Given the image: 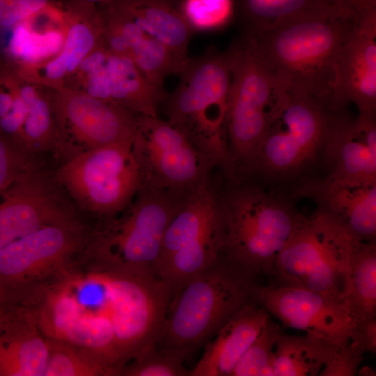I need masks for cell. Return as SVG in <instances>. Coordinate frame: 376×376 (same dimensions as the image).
Here are the masks:
<instances>
[{
  "mask_svg": "<svg viewBox=\"0 0 376 376\" xmlns=\"http://www.w3.org/2000/svg\"><path fill=\"white\" fill-rule=\"evenodd\" d=\"M257 275L221 254L173 295L156 345L187 356L256 301Z\"/></svg>",
  "mask_w": 376,
  "mask_h": 376,
  "instance_id": "cell-3",
  "label": "cell"
},
{
  "mask_svg": "<svg viewBox=\"0 0 376 376\" xmlns=\"http://www.w3.org/2000/svg\"><path fill=\"white\" fill-rule=\"evenodd\" d=\"M332 3L342 6L356 14L363 10L376 8V0H330Z\"/></svg>",
  "mask_w": 376,
  "mask_h": 376,
  "instance_id": "cell-39",
  "label": "cell"
},
{
  "mask_svg": "<svg viewBox=\"0 0 376 376\" xmlns=\"http://www.w3.org/2000/svg\"><path fill=\"white\" fill-rule=\"evenodd\" d=\"M226 226L214 175L181 205L169 224L155 273L174 295L223 254Z\"/></svg>",
  "mask_w": 376,
  "mask_h": 376,
  "instance_id": "cell-7",
  "label": "cell"
},
{
  "mask_svg": "<svg viewBox=\"0 0 376 376\" xmlns=\"http://www.w3.org/2000/svg\"><path fill=\"white\" fill-rule=\"evenodd\" d=\"M68 26L61 53L27 80L51 89L62 88L83 59L103 38L99 7L77 1H63Z\"/></svg>",
  "mask_w": 376,
  "mask_h": 376,
  "instance_id": "cell-22",
  "label": "cell"
},
{
  "mask_svg": "<svg viewBox=\"0 0 376 376\" xmlns=\"http://www.w3.org/2000/svg\"><path fill=\"white\" fill-rule=\"evenodd\" d=\"M130 58L151 84L162 88L164 79L180 75L189 60L182 59L148 34L130 47Z\"/></svg>",
  "mask_w": 376,
  "mask_h": 376,
  "instance_id": "cell-30",
  "label": "cell"
},
{
  "mask_svg": "<svg viewBox=\"0 0 376 376\" xmlns=\"http://www.w3.org/2000/svg\"><path fill=\"white\" fill-rule=\"evenodd\" d=\"M271 318L257 301L245 306L217 332L191 376H230L238 361Z\"/></svg>",
  "mask_w": 376,
  "mask_h": 376,
  "instance_id": "cell-23",
  "label": "cell"
},
{
  "mask_svg": "<svg viewBox=\"0 0 376 376\" xmlns=\"http://www.w3.org/2000/svg\"><path fill=\"white\" fill-rule=\"evenodd\" d=\"M355 17L329 2L263 32L246 33L278 88L329 103L337 60Z\"/></svg>",
  "mask_w": 376,
  "mask_h": 376,
  "instance_id": "cell-2",
  "label": "cell"
},
{
  "mask_svg": "<svg viewBox=\"0 0 376 376\" xmlns=\"http://www.w3.org/2000/svg\"><path fill=\"white\" fill-rule=\"evenodd\" d=\"M94 266L63 276L33 313L47 338L79 347L112 375H121L129 361L156 344L172 291L154 272Z\"/></svg>",
  "mask_w": 376,
  "mask_h": 376,
  "instance_id": "cell-1",
  "label": "cell"
},
{
  "mask_svg": "<svg viewBox=\"0 0 376 376\" xmlns=\"http://www.w3.org/2000/svg\"><path fill=\"white\" fill-rule=\"evenodd\" d=\"M338 347L311 334L282 331L275 347L274 376H321Z\"/></svg>",
  "mask_w": 376,
  "mask_h": 376,
  "instance_id": "cell-26",
  "label": "cell"
},
{
  "mask_svg": "<svg viewBox=\"0 0 376 376\" xmlns=\"http://www.w3.org/2000/svg\"><path fill=\"white\" fill-rule=\"evenodd\" d=\"M331 113L325 100L278 90L255 173L283 178L305 168L322 151Z\"/></svg>",
  "mask_w": 376,
  "mask_h": 376,
  "instance_id": "cell-11",
  "label": "cell"
},
{
  "mask_svg": "<svg viewBox=\"0 0 376 376\" xmlns=\"http://www.w3.org/2000/svg\"><path fill=\"white\" fill-rule=\"evenodd\" d=\"M363 357L357 356L347 345L338 347L321 376L356 375Z\"/></svg>",
  "mask_w": 376,
  "mask_h": 376,
  "instance_id": "cell-38",
  "label": "cell"
},
{
  "mask_svg": "<svg viewBox=\"0 0 376 376\" xmlns=\"http://www.w3.org/2000/svg\"><path fill=\"white\" fill-rule=\"evenodd\" d=\"M345 108L332 109L322 149L329 174L376 180L375 116H352Z\"/></svg>",
  "mask_w": 376,
  "mask_h": 376,
  "instance_id": "cell-21",
  "label": "cell"
},
{
  "mask_svg": "<svg viewBox=\"0 0 376 376\" xmlns=\"http://www.w3.org/2000/svg\"><path fill=\"white\" fill-rule=\"evenodd\" d=\"M94 233L81 221L47 226L0 249V281L26 283L63 265L91 244Z\"/></svg>",
  "mask_w": 376,
  "mask_h": 376,
  "instance_id": "cell-17",
  "label": "cell"
},
{
  "mask_svg": "<svg viewBox=\"0 0 376 376\" xmlns=\"http://www.w3.org/2000/svg\"><path fill=\"white\" fill-rule=\"evenodd\" d=\"M77 1H81L93 3L97 6H100L102 5L107 4L112 1L113 0H77Z\"/></svg>",
  "mask_w": 376,
  "mask_h": 376,
  "instance_id": "cell-40",
  "label": "cell"
},
{
  "mask_svg": "<svg viewBox=\"0 0 376 376\" xmlns=\"http://www.w3.org/2000/svg\"><path fill=\"white\" fill-rule=\"evenodd\" d=\"M146 33L156 38L183 60L194 30L175 0H113Z\"/></svg>",
  "mask_w": 376,
  "mask_h": 376,
  "instance_id": "cell-25",
  "label": "cell"
},
{
  "mask_svg": "<svg viewBox=\"0 0 376 376\" xmlns=\"http://www.w3.org/2000/svg\"><path fill=\"white\" fill-rule=\"evenodd\" d=\"M281 332L279 324L269 318L230 376H274L275 347Z\"/></svg>",
  "mask_w": 376,
  "mask_h": 376,
  "instance_id": "cell-32",
  "label": "cell"
},
{
  "mask_svg": "<svg viewBox=\"0 0 376 376\" xmlns=\"http://www.w3.org/2000/svg\"><path fill=\"white\" fill-rule=\"evenodd\" d=\"M63 154L132 141L140 116L118 105L67 87L49 88Z\"/></svg>",
  "mask_w": 376,
  "mask_h": 376,
  "instance_id": "cell-13",
  "label": "cell"
},
{
  "mask_svg": "<svg viewBox=\"0 0 376 376\" xmlns=\"http://www.w3.org/2000/svg\"><path fill=\"white\" fill-rule=\"evenodd\" d=\"M77 221L74 203L54 173L42 169L0 193V249L41 228Z\"/></svg>",
  "mask_w": 376,
  "mask_h": 376,
  "instance_id": "cell-16",
  "label": "cell"
},
{
  "mask_svg": "<svg viewBox=\"0 0 376 376\" xmlns=\"http://www.w3.org/2000/svg\"><path fill=\"white\" fill-rule=\"evenodd\" d=\"M180 77L164 102L166 120L189 140L214 171L231 178L226 130L230 73L224 53L208 48L189 58Z\"/></svg>",
  "mask_w": 376,
  "mask_h": 376,
  "instance_id": "cell-5",
  "label": "cell"
},
{
  "mask_svg": "<svg viewBox=\"0 0 376 376\" xmlns=\"http://www.w3.org/2000/svg\"><path fill=\"white\" fill-rule=\"evenodd\" d=\"M0 293H1V291H0Z\"/></svg>",
  "mask_w": 376,
  "mask_h": 376,
  "instance_id": "cell-41",
  "label": "cell"
},
{
  "mask_svg": "<svg viewBox=\"0 0 376 376\" xmlns=\"http://www.w3.org/2000/svg\"><path fill=\"white\" fill-rule=\"evenodd\" d=\"M299 194L313 199L319 210L360 240L375 242L376 180L329 174L306 182Z\"/></svg>",
  "mask_w": 376,
  "mask_h": 376,
  "instance_id": "cell-20",
  "label": "cell"
},
{
  "mask_svg": "<svg viewBox=\"0 0 376 376\" xmlns=\"http://www.w3.org/2000/svg\"><path fill=\"white\" fill-rule=\"evenodd\" d=\"M47 356V338L33 311L0 319V376H44Z\"/></svg>",
  "mask_w": 376,
  "mask_h": 376,
  "instance_id": "cell-24",
  "label": "cell"
},
{
  "mask_svg": "<svg viewBox=\"0 0 376 376\" xmlns=\"http://www.w3.org/2000/svg\"><path fill=\"white\" fill-rule=\"evenodd\" d=\"M330 0H234L242 31L256 34L319 8Z\"/></svg>",
  "mask_w": 376,
  "mask_h": 376,
  "instance_id": "cell-28",
  "label": "cell"
},
{
  "mask_svg": "<svg viewBox=\"0 0 376 376\" xmlns=\"http://www.w3.org/2000/svg\"><path fill=\"white\" fill-rule=\"evenodd\" d=\"M65 87L84 92L140 116L158 117L166 95L129 57L111 52L104 40L80 63Z\"/></svg>",
  "mask_w": 376,
  "mask_h": 376,
  "instance_id": "cell-14",
  "label": "cell"
},
{
  "mask_svg": "<svg viewBox=\"0 0 376 376\" xmlns=\"http://www.w3.org/2000/svg\"><path fill=\"white\" fill-rule=\"evenodd\" d=\"M347 345L360 357L367 352L374 354L376 352V318L357 322Z\"/></svg>",
  "mask_w": 376,
  "mask_h": 376,
  "instance_id": "cell-37",
  "label": "cell"
},
{
  "mask_svg": "<svg viewBox=\"0 0 376 376\" xmlns=\"http://www.w3.org/2000/svg\"><path fill=\"white\" fill-rule=\"evenodd\" d=\"M20 92L27 105L22 129V146L37 155L45 152H62L49 88L21 77Z\"/></svg>",
  "mask_w": 376,
  "mask_h": 376,
  "instance_id": "cell-27",
  "label": "cell"
},
{
  "mask_svg": "<svg viewBox=\"0 0 376 376\" xmlns=\"http://www.w3.org/2000/svg\"><path fill=\"white\" fill-rule=\"evenodd\" d=\"M344 300L357 323L376 318V244L363 242L350 267Z\"/></svg>",
  "mask_w": 376,
  "mask_h": 376,
  "instance_id": "cell-29",
  "label": "cell"
},
{
  "mask_svg": "<svg viewBox=\"0 0 376 376\" xmlns=\"http://www.w3.org/2000/svg\"><path fill=\"white\" fill-rule=\"evenodd\" d=\"M230 73L227 141L233 177L255 173L260 145L276 97L274 81L247 33L224 52Z\"/></svg>",
  "mask_w": 376,
  "mask_h": 376,
  "instance_id": "cell-6",
  "label": "cell"
},
{
  "mask_svg": "<svg viewBox=\"0 0 376 376\" xmlns=\"http://www.w3.org/2000/svg\"><path fill=\"white\" fill-rule=\"evenodd\" d=\"M362 242L318 209L286 244L272 276L276 283L301 286L344 300L352 260Z\"/></svg>",
  "mask_w": 376,
  "mask_h": 376,
  "instance_id": "cell-8",
  "label": "cell"
},
{
  "mask_svg": "<svg viewBox=\"0 0 376 376\" xmlns=\"http://www.w3.org/2000/svg\"><path fill=\"white\" fill-rule=\"evenodd\" d=\"M185 201L140 189L125 210L102 222L95 230L90 256L120 270L155 273L165 231Z\"/></svg>",
  "mask_w": 376,
  "mask_h": 376,
  "instance_id": "cell-9",
  "label": "cell"
},
{
  "mask_svg": "<svg viewBox=\"0 0 376 376\" xmlns=\"http://www.w3.org/2000/svg\"><path fill=\"white\" fill-rule=\"evenodd\" d=\"M187 356L169 349L159 348L156 344L146 347L134 362L125 366L121 375L130 376L190 375L184 366Z\"/></svg>",
  "mask_w": 376,
  "mask_h": 376,
  "instance_id": "cell-33",
  "label": "cell"
},
{
  "mask_svg": "<svg viewBox=\"0 0 376 376\" xmlns=\"http://www.w3.org/2000/svg\"><path fill=\"white\" fill-rule=\"evenodd\" d=\"M353 104L358 113H376V8L356 15L338 58L329 105Z\"/></svg>",
  "mask_w": 376,
  "mask_h": 376,
  "instance_id": "cell-18",
  "label": "cell"
},
{
  "mask_svg": "<svg viewBox=\"0 0 376 376\" xmlns=\"http://www.w3.org/2000/svg\"><path fill=\"white\" fill-rule=\"evenodd\" d=\"M132 141L81 152L54 173L72 203L102 222L120 214L141 189Z\"/></svg>",
  "mask_w": 376,
  "mask_h": 376,
  "instance_id": "cell-10",
  "label": "cell"
},
{
  "mask_svg": "<svg viewBox=\"0 0 376 376\" xmlns=\"http://www.w3.org/2000/svg\"><path fill=\"white\" fill-rule=\"evenodd\" d=\"M179 6L194 32L219 28L234 14V0H182Z\"/></svg>",
  "mask_w": 376,
  "mask_h": 376,
  "instance_id": "cell-35",
  "label": "cell"
},
{
  "mask_svg": "<svg viewBox=\"0 0 376 376\" xmlns=\"http://www.w3.org/2000/svg\"><path fill=\"white\" fill-rule=\"evenodd\" d=\"M68 26L63 1L54 0L25 19L0 29V60L26 79L61 53Z\"/></svg>",
  "mask_w": 376,
  "mask_h": 376,
  "instance_id": "cell-19",
  "label": "cell"
},
{
  "mask_svg": "<svg viewBox=\"0 0 376 376\" xmlns=\"http://www.w3.org/2000/svg\"><path fill=\"white\" fill-rule=\"evenodd\" d=\"M256 301L285 327L303 331L342 347L357 324L344 300L304 287L258 284Z\"/></svg>",
  "mask_w": 376,
  "mask_h": 376,
  "instance_id": "cell-15",
  "label": "cell"
},
{
  "mask_svg": "<svg viewBox=\"0 0 376 376\" xmlns=\"http://www.w3.org/2000/svg\"><path fill=\"white\" fill-rule=\"evenodd\" d=\"M38 155L0 132V193L23 176L42 169Z\"/></svg>",
  "mask_w": 376,
  "mask_h": 376,
  "instance_id": "cell-34",
  "label": "cell"
},
{
  "mask_svg": "<svg viewBox=\"0 0 376 376\" xmlns=\"http://www.w3.org/2000/svg\"><path fill=\"white\" fill-rule=\"evenodd\" d=\"M224 179V185L219 179L226 226L223 254L257 276H272L279 254L306 217L249 178Z\"/></svg>",
  "mask_w": 376,
  "mask_h": 376,
  "instance_id": "cell-4",
  "label": "cell"
},
{
  "mask_svg": "<svg viewBox=\"0 0 376 376\" xmlns=\"http://www.w3.org/2000/svg\"><path fill=\"white\" fill-rule=\"evenodd\" d=\"M54 0H0V29L40 10Z\"/></svg>",
  "mask_w": 376,
  "mask_h": 376,
  "instance_id": "cell-36",
  "label": "cell"
},
{
  "mask_svg": "<svg viewBox=\"0 0 376 376\" xmlns=\"http://www.w3.org/2000/svg\"><path fill=\"white\" fill-rule=\"evenodd\" d=\"M132 150L141 189L180 201L196 193L214 175V169L189 140L158 117H139Z\"/></svg>",
  "mask_w": 376,
  "mask_h": 376,
  "instance_id": "cell-12",
  "label": "cell"
},
{
  "mask_svg": "<svg viewBox=\"0 0 376 376\" xmlns=\"http://www.w3.org/2000/svg\"><path fill=\"white\" fill-rule=\"evenodd\" d=\"M47 338L44 376H104L111 373L95 357L76 345Z\"/></svg>",
  "mask_w": 376,
  "mask_h": 376,
  "instance_id": "cell-31",
  "label": "cell"
}]
</instances>
